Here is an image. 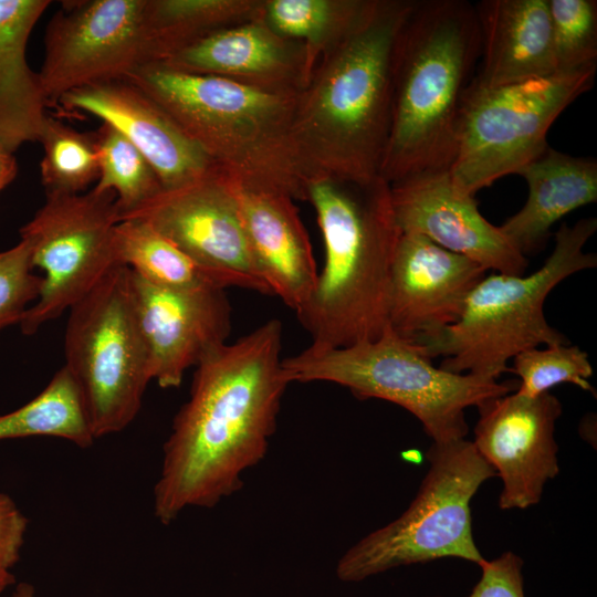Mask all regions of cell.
<instances>
[{
  "label": "cell",
  "instance_id": "6da1fadb",
  "mask_svg": "<svg viewBox=\"0 0 597 597\" xmlns=\"http://www.w3.org/2000/svg\"><path fill=\"white\" fill-rule=\"evenodd\" d=\"M281 348L282 323L270 320L214 347L195 367L154 485V515L163 525L239 492L244 473L264 460L291 384Z\"/></svg>",
  "mask_w": 597,
  "mask_h": 597
},
{
  "label": "cell",
  "instance_id": "7a4b0ae2",
  "mask_svg": "<svg viewBox=\"0 0 597 597\" xmlns=\"http://www.w3.org/2000/svg\"><path fill=\"white\" fill-rule=\"evenodd\" d=\"M413 0H367L297 93L292 136L312 179L380 177L391 124L392 56Z\"/></svg>",
  "mask_w": 597,
  "mask_h": 597
},
{
  "label": "cell",
  "instance_id": "3957f363",
  "mask_svg": "<svg viewBox=\"0 0 597 597\" xmlns=\"http://www.w3.org/2000/svg\"><path fill=\"white\" fill-rule=\"evenodd\" d=\"M480 55L472 3L413 0L392 56L391 124L380 169L387 182L450 169L462 97Z\"/></svg>",
  "mask_w": 597,
  "mask_h": 597
},
{
  "label": "cell",
  "instance_id": "277c9868",
  "mask_svg": "<svg viewBox=\"0 0 597 597\" xmlns=\"http://www.w3.org/2000/svg\"><path fill=\"white\" fill-rule=\"evenodd\" d=\"M325 260L297 314L315 348L377 339L388 326L391 269L401 231L390 184L317 178L307 188Z\"/></svg>",
  "mask_w": 597,
  "mask_h": 597
},
{
  "label": "cell",
  "instance_id": "5b68a950",
  "mask_svg": "<svg viewBox=\"0 0 597 597\" xmlns=\"http://www.w3.org/2000/svg\"><path fill=\"white\" fill-rule=\"evenodd\" d=\"M240 184L306 200L313 180L292 136L297 93L178 71L160 63L126 77Z\"/></svg>",
  "mask_w": 597,
  "mask_h": 597
},
{
  "label": "cell",
  "instance_id": "8992f818",
  "mask_svg": "<svg viewBox=\"0 0 597 597\" xmlns=\"http://www.w3.org/2000/svg\"><path fill=\"white\" fill-rule=\"evenodd\" d=\"M596 230L595 217L563 223L552 253L535 272L485 275L469 293L459 320L422 345L427 355L442 356L439 367L446 370L498 380L517 354L568 343L548 324L544 303L562 281L596 268L597 255L584 251Z\"/></svg>",
  "mask_w": 597,
  "mask_h": 597
},
{
  "label": "cell",
  "instance_id": "52a82bcc",
  "mask_svg": "<svg viewBox=\"0 0 597 597\" xmlns=\"http://www.w3.org/2000/svg\"><path fill=\"white\" fill-rule=\"evenodd\" d=\"M290 383L326 381L343 386L358 399H381L413 415L433 442L464 439V411L515 391L517 380L498 381L436 367L422 345L389 326L375 341L337 348L308 346L283 358Z\"/></svg>",
  "mask_w": 597,
  "mask_h": 597
},
{
  "label": "cell",
  "instance_id": "ba28073f",
  "mask_svg": "<svg viewBox=\"0 0 597 597\" xmlns=\"http://www.w3.org/2000/svg\"><path fill=\"white\" fill-rule=\"evenodd\" d=\"M417 495L396 520L377 528L338 559L341 582L358 583L387 570L446 557L483 563L472 533L470 503L496 476L472 441L432 442Z\"/></svg>",
  "mask_w": 597,
  "mask_h": 597
},
{
  "label": "cell",
  "instance_id": "9c48e42d",
  "mask_svg": "<svg viewBox=\"0 0 597 597\" xmlns=\"http://www.w3.org/2000/svg\"><path fill=\"white\" fill-rule=\"evenodd\" d=\"M64 367L75 381L95 439L128 427L151 381L148 352L130 289V270L115 266L69 310Z\"/></svg>",
  "mask_w": 597,
  "mask_h": 597
},
{
  "label": "cell",
  "instance_id": "30bf717a",
  "mask_svg": "<svg viewBox=\"0 0 597 597\" xmlns=\"http://www.w3.org/2000/svg\"><path fill=\"white\" fill-rule=\"evenodd\" d=\"M596 65L521 83L484 87L471 81L457 124L449 169L453 185L475 196L517 171L547 148V132L561 113L595 83Z\"/></svg>",
  "mask_w": 597,
  "mask_h": 597
},
{
  "label": "cell",
  "instance_id": "8fae6325",
  "mask_svg": "<svg viewBox=\"0 0 597 597\" xmlns=\"http://www.w3.org/2000/svg\"><path fill=\"white\" fill-rule=\"evenodd\" d=\"M118 221L114 192L46 196L20 229L34 269L43 271L40 295L19 324L23 334L61 316L121 265L114 239Z\"/></svg>",
  "mask_w": 597,
  "mask_h": 597
},
{
  "label": "cell",
  "instance_id": "7c38bea8",
  "mask_svg": "<svg viewBox=\"0 0 597 597\" xmlns=\"http://www.w3.org/2000/svg\"><path fill=\"white\" fill-rule=\"evenodd\" d=\"M149 223L227 289L270 294L249 247L240 182L218 168L186 185L163 189L122 219Z\"/></svg>",
  "mask_w": 597,
  "mask_h": 597
},
{
  "label": "cell",
  "instance_id": "4fadbf2b",
  "mask_svg": "<svg viewBox=\"0 0 597 597\" xmlns=\"http://www.w3.org/2000/svg\"><path fill=\"white\" fill-rule=\"evenodd\" d=\"M146 1H76L53 15L38 73L46 104L87 85L125 78L150 62Z\"/></svg>",
  "mask_w": 597,
  "mask_h": 597
},
{
  "label": "cell",
  "instance_id": "5bb4252c",
  "mask_svg": "<svg viewBox=\"0 0 597 597\" xmlns=\"http://www.w3.org/2000/svg\"><path fill=\"white\" fill-rule=\"evenodd\" d=\"M476 408L472 442L502 481L500 509L537 504L545 484L559 473L554 431L561 401L549 391L528 397L515 390Z\"/></svg>",
  "mask_w": 597,
  "mask_h": 597
},
{
  "label": "cell",
  "instance_id": "9a60e30c",
  "mask_svg": "<svg viewBox=\"0 0 597 597\" xmlns=\"http://www.w3.org/2000/svg\"><path fill=\"white\" fill-rule=\"evenodd\" d=\"M130 289L151 381L164 389L177 388L186 371L230 335L231 307L224 290L161 287L132 271Z\"/></svg>",
  "mask_w": 597,
  "mask_h": 597
},
{
  "label": "cell",
  "instance_id": "2e32d148",
  "mask_svg": "<svg viewBox=\"0 0 597 597\" xmlns=\"http://www.w3.org/2000/svg\"><path fill=\"white\" fill-rule=\"evenodd\" d=\"M486 269L417 233H401L391 269L388 326L423 345L454 324Z\"/></svg>",
  "mask_w": 597,
  "mask_h": 597
},
{
  "label": "cell",
  "instance_id": "e0dca14e",
  "mask_svg": "<svg viewBox=\"0 0 597 597\" xmlns=\"http://www.w3.org/2000/svg\"><path fill=\"white\" fill-rule=\"evenodd\" d=\"M390 191L401 233L421 234L486 270L524 274L527 258L483 217L474 196L453 185L449 170L405 178Z\"/></svg>",
  "mask_w": 597,
  "mask_h": 597
},
{
  "label": "cell",
  "instance_id": "ac0fdd59",
  "mask_svg": "<svg viewBox=\"0 0 597 597\" xmlns=\"http://www.w3.org/2000/svg\"><path fill=\"white\" fill-rule=\"evenodd\" d=\"M57 102L65 109L101 118L122 134L154 168L163 189L186 185L221 168L153 98L126 78L74 90Z\"/></svg>",
  "mask_w": 597,
  "mask_h": 597
},
{
  "label": "cell",
  "instance_id": "d6986e66",
  "mask_svg": "<svg viewBox=\"0 0 597 597\" xmlns=\"http://www.w3.org/2000/svg\"><path fill=\"white\" fill-rule=\"evenodd\" d=\"M156 63L286 93H298L314 70L306 46L272 31L261 11L252 20L212 32Z\"/></svg>",
  "mask_w": 597,
  "mask_h": 597
},
{
  "label": "cell",
  "instance_id": "ffe728a7",
  "mask_svg": "<svg viewBox=\"0 0 597 597\" xmlns=\"http://www.w3.org/2000/svg\"><path fill=\"white\" fill-rule=\"evenodd\" d=\"M240 208L260 276L271 295L297 315L312 296L318 272L294 199L240 184Z\"/></svg>",
  "mask_w": 597,
  "mask_h": 597
},
{
  "label": "cell",
  "instance_id": "44dd1931",
  "mask_svg": "<svg viewBox=\"0 0 597 597\" xmlns=\"http://www.w3.org/2000/svg\"><path fill=\"white\" fill-rule=\"evenodd\" d=\"M474 8L481 33L474 83L498 87L557 73L547 0H483Z\"/></svg>",
  "mask_w": 597,
  "mask_h": 597
},
{
  "label": "cell",
  "instance_id": "7402d4cb",
  "mask_svg": "<svg viewBox=\"0 0 597 597\" xmlns=\"http://www.w3.org/2000/svg\"><path fill=\"white\" fill-rule=\"evenodd\" d=\"M517 175L528 187L526 202L499 228L525 256L545 245L559 219L597 200L595 157H575L548 146Z\"/></svg>",
  "mask_w": 597,
  "mask_h": 597
},
{
  "label": "cell",
  "instance_id": "603a6c76",
  "mask_svg": "<svg viewBox=\"0 0 597 597\" xmlns=\"http://www.w3.org/2000/svg\"><path fill=\"white\" fill-rule=\"evenodd\" d=\"M51 2L0 0V145L14 153L39 139L46 116L38 73L27 62L29 35Z\"/></svg>",
  "mask_w": 597,
  "mask_h": 597
},
{
  "label": "cell",
  "instance_id": "cb8c5ba5",
  "mask_svg": "<svg viewBox=\"0 0 597 597\" xmlns=\"http://www.w3.org/2000/svg\"><path fill=\"white\" fill-rule=\"evenodd\" d=\"M261 4L262 0H147L149 63L212 32L256 18Z\"/></svg>",
  "mask_w": 597,
  "mask_h": 597
},
{
  "label": "cell",
  "instance_id": "d4e9b609",
  "mask_svg": "<svg viewBox=\"0 0 597 597\" xmlns=\"http://www.w3.org/2000/svg\"><path fill=\"white\" fill-rule=\"evenodd\" d=\"M114 239L118 263L150 284L175 290H226L209 271L146 221L119 220Z\"/></svg>",
  "mask_w": 597,
  "mask_h": 597
},
{
  "label": "cell",
  "instance_id": "484cf974",
  "mask_svg": "<svg viewBox=\"0 0 597 597\" xmlns=\"http://www.w3.org/2000/svg\"><path fill=\"white\" fill-rule=\"evenodd\" d=\"M36 436L61 438L82 449L96 440L80 390L64 366L33 399L0 416V440Z\"/></svg>",
  "mask_w": 597,
  "mask_h": 597
},
{
  "label": "cell",
  "instance_id": "4316f807",
  "mask_svg": "<svg viewBox=\"0 0 597 597\" xmlns=\"http://www.w3.org/2000/svg\"><path fill=\"white\" fill-rule=\"evenodd\" d=\"M367 0H262L261 18L279 35L303 43L313 66L353 28Z\"/></svg>",
  "mask_w": 597,
  "mask_h": 597
},
{
  "label": "cell",
  "instance_id": "83f0119b",
  "mask_svg": "<svg viewBox=\"0 0 597 597\" xmlns=\"http://www.w3.org/2000/svg\"><path fill=\"white\" fill-rule=\"evenodd\" d=\"M38 142L43 145L41 182L46 196L77 195L98 178L94 134H85L46 115Z\"/></svg>",
  "mask_w": 597,
  "mask_h": 597
},
{
  "label": "cell",
  "instance_id": "f1b7e54d",
  "mask_svg": "<svg viewBox=\"0 0 597 597\" xmlns=\"http://www.w3.org/2000/svg\"><path fill=\"white\" fill-rule=\"evenodd\" d=\"M93 134L98 156L93 189L114 192L119 219L163 190L154 168L122 134L105 123Z\"/></svg>",
  "mask_w": 597,
  "mask_h": 597
},
{
  "label": "cell",
  "instance_id": "f546056e",
  "mask_svg": "<svg viewBox=\"0 0 597 597\" xmlns=\"http://www.w3.org/2000/svg\"><path fill=\"white\" fill-rule=\"evenodd\" d=\"M509 370L520 378L516 391L528 397L548 392L564 383L595 394L588 381L593 375L588 354L568 343L524 350L513 358Z\"/></svg>",
  "mask_w": 597,
  "mask_h": 597
},
{
  "label": "cell",
  "instance_id": "4dcf8cb0",
  "mask_svg": "<svg viewBox=\"0 0 597 597\" xmlns=\"http://www.w3.org/2000/svg\"><path fill=\"white\" fill-rule=\"evenodd\" d=\"M557 72L596 65L597 1L547 0Z\"/></svg>",
  "mask_w": 597,
  "mask_h": 597
},
{
  "label": "cell",
  "instance_id": "1f68e13d",
  "mask_svg": "<svg viewBox=\"0 0 597 597\" xmlns=\"http://www.w3.org/2000/svg\"><path fill=\"white\" fill-rule=\"evenodd\" d=\"M42 287V276L34 273L31 248L20 239L18 244L0 252V331L20 324L30 303Z\"/></svg>",
  "mask_w": 597,
  "mask_h": 597
},
{
  "label": "cell",
  "instance_id": "d6a6232c",
  "mask_svg": "<svg viewBox=\"0 0 597 597\" xmlns=\"http://www.w3.org/2000/svg\"><path fill=\"white\" fill-rule=\"evenodd\" d=\"M482 574L468 597H525L523 559L507 551L479 565Z\"/></svg>",
  "mask_w": 597,
  "mask_h": 597
},
{
  "label": "cell",
  "instance_id": "836d02e7",
  "mask_svg": "<svg viewBox=\"0 0 597 597\" xmlns=\"http://www.w3.org/2000/svg\"><path fill=\"white\" fill-rule=\"evenodd\" d=\"M28 527V519L14 501L0 493V572H10L18 563Z\"/></svg>",
  "mask_w": 597,
  "mask_h": 597
},
{
  "label": "cell",
  "instance_id": "e575fe53",
  "mask_svg": "<svg viewBox=\"0 0 597 597\" xmlns=\"http://www.w3.org/2000/svg\"><path fill=\"white\" fill-rule=\"evenodd\" d=\"M17 172L18 165L13 154L0 145V191L13 181Z\"/></svg>",
  "mask_w": 597,
  "mask_h": 597
},
{
  "label": "cell",
  "instance_id": "d590c367",
  "mask_svg": "<svg viewBox=\"0 0 597 597\" xmlns=\"http://www.w3.org/2000/svg\"><path fill=\"white\" fill-rule=\"evenodd\" d=\"M11 597H38L34 587L29 583H19Z\"/></svg>",
  "mask_w": 597,
  "mask_h": 597
},
{
  "label": "cell",
  "instance_id": "8d00e7d4",
  "mask_svg": "<svg viewBox=\"0 0 597 597\" xmlns=\"http://www.w3.org/2000/svg\"><path fill=\"white\" fill-rule=\"evenodd\" d=\"M14 583V577L10 572H0V595L10 585Z\"/></svg>",
  "mask_w": 597,
  "mask_h": 597
}]
</instances>
